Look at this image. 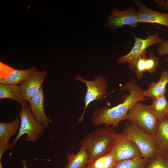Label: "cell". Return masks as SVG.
<instances>
[{
  "instance_id": "obj_1",
  "label": "cell",
  "mask_w": 168,
  "mask_h": 168,
  "mask_svg": "<svg viewBox=\"0 0 168 168\" xmlns=\"http://www.w3.org/2000/svg\"><path fill=\"white\" fill-rule=\"evenodd\" d=\"M122 89L129 92L122 99L123 102L111 108L106 105L96 110L90 118L92 124L98 126L104 124L105 127L112 125L113 128H118L120 121L127 119L129 110L135 103L147 99L144 91L134 78L125 83Z\"/></svg>"
},
{
  "instance_id": "obj_2",
  "label": "cell",
  "mask_w": 168,
  "mask_h": 168,
  "mask_svg": "<svg viewBox=\"0 0 168 168\" xmlns=\"http://www.w3.org/2000/svg\"><path fill=\"white\" fill-rule=\"evenodd\" d=\"M117 134L114 128L109 127L99 128L85 135L80 142L79 147L86 151L88 163L109 152Z\"/></svg>"
},
{
  "instance_id": "obj_3",
  "label": "cell",
  "mask_w": 168,
  "mask_h": 168,
  "mask_svg": "<svg viewBox=\"0 0 168 168\" xmlns=\"http://www.w3.org/2000/svg\"><path fill=\"white\" fill-rule=\"evenodd\" d=\"M21 123L18 133L13 140L15 146L21 137L25 134L27 136L24 138L26 142H35L40 138L47 128L39 122L31 112L28 106L22 107L19 114Z\"/></svg>"
},
{
  "instance_id": "obj_4",
  "label": "cell",
  "mask_w": 168,
  "mask_h": 168,
  "mask_svg": "<svg viewBox=\"0 0 168 168\" xmlns=\"http://www.w3.org/2000/svg\"><path fill=\"white\" fill-rule=\"evenodd\" d=\"M127 119L152 137L156 133L159 123L149 106L140 102L135 103L129 110Z\"/></svg>"
},
{
  "instance_id": "obj_5",
  "label": "cell",
  "mask_w": 168,
  "mask_h": 168,
  "mask_svg": "<svg viewBox=\"0 0 168 168\" xmlns=\"http://www.w3.org/2000/svg\"><path fill=\"white\" fill-rule=\"evenodd\" d=\"M123 132L126 139L132 141L137 146L142 157L150 159L157 152L152 137L133 122H126Z\"/></svg>"
},
{
  "instance_id": "obj_6",
  "label": "cell",
  "mask_w": 168,
  "mask_h": 168,
  "mask_svg": "<svg viewBox=\"0 0 168 168\" xmlns=\"http://www.w3.org/2000/svg\"><path fill=\"white\" fill-rule=\"evenodd\" d=\"M148 36L146 39L139 38L133 35L135 42L132 49L128 54L121 56L117 60L118 63H128L129 69L134 71L135 65L138 58L142 56L146 49L151 46L164 41V39L159 36L158 32L151 35L148 31Z\"/></svg>"
},
{
  "instance_id": "obj_7",
  "label": "cell",
  "mask_w": 168,
  "mask_h": 168,
  "mask_svg": "<svg viewBox=\"0 0 168 168\" xmlns=\"http://www.w3.org/2000/svg\"><path fill=\"white\" fill-rule=\"evenodd\" d=\"M74 79L85 83L86 87V93L84 100L85 108L77 124L83 122L85 111L91 102L95 100L101 101L105 99L107 94L108 84L106 79L101 76L96 77L94 80L89 81L85 80L78 74L75 77Z\"/></svg>"
},
{
  "instance_id": "obj_8",
  "label": "cell",
  "mask_w": 168,
  "mask_h": 168,
  "mask_svg": "<svg viewBox=\"0 0 168 168\" xmlns=\"http://www.w3.org/2000/svg\"><path fill=\"white\" fill-rule=\"evenodd\" d=\"M109 152L116 162L142 157L137 146L126 139L123 132L117 134Z\"/></svg>"
},
{
  "instance_id": "obj_9",
  "label": "cell",
  "mask_w": 168,
  "mask_h": 168,
  "mask_svg": "<svg viewBox=\"0 0 168 168\" xmlns=\"http://www.w3.org/2000/svg\"><path fill=\"white\" fill-rule=\"evenodd\" d=\"M137 12L134 8L130 7L123 11L116 8L111 10V14L108 16L105 23V27L115 30L124 25H128L135 28L138 25Z\"/></svg>"
},
{
  "instance_id": "obj_10",
  "label": "cell",
  "mask_w": 168,
  "mask_h": 168,
  "mask_svg": "<svg viewBox=\"0 0 168 168\" xmlns=\"http://www.w3.org/2000/svg\"><path fill=\"white\" fill-rule=\"evenodd\" d=\"M33 66L21 70L14 68L0 62V84L5 85L21 84L31 73L37 69Z\"/></svg>"
},
{
  "instance_id": "obj_11",
  "label": "cell",
  "mask_w": 168,
  "mask_h": 168,
  "mask_svg": "<svg viewBox=\"0 0 168 168\" xmlns=\"http://www.w3.org/2000/svg\"><path fill=\"white\" fill-rule=\"evenodd\" d=\"M47 72L36 69L31 73L20 84L24 98L28 102L42 88V85L47 75Z\"/></svg>"
},
{
  "instance_id": "obj_12",
  "label": "cell",
  "mask_w": 168,
  "mask_h": 168,
  "mask_svg": "<svg viewBox=\"0 0 168 168\" xmlns=\"http://www.w3.org/2000/svg\"><path fill=\"white\" fill-rule=\"evenodd\" d=\"M138 9L137 15L138 22L156 23L168 28V13L153 10L139 0H134Z\"/></svg>"
},
{
  "instance_id": "obj_13",
  "label": "cell",
  "mask_w": 168,
  "mask_h": 168,
  "mask_svg": "<svg viewBox=\"0 0 168 168\" xmlns=\"http://www.w3.org/2000/svg\"><path fill=\"white\" fill-rule=\"evenodd\" d=\"M44 95L42 87L34 96L28 102L33 114L36 119L47 128H49L52 121L45 114L44 108Z\"/></svg>"
},
{
  "instance_id": "obj_14",
  "label": "cell",
  "mask_w": 168,
  "mask_h": 168,
  "mask_svg": "<svg viewBox=\"0 0 168 168\" xmlns=\"http://www.w3.org/2000/svg\"><path fill=\"white\" fill-rule=\"evenodd\" d=\"M152 137L157 152L168 156V117L159 121L156 133Z\"/></svg>"
},
{
  "instance_id": "obj_15",
  "label": "cell",
  "mask_w": 168,
  "mask_h": 168,
  "mask_svg": "<svg viewBox=\"0 0 168 168\" xmlns=\"http://www.w3.org/2000/svg\"><path fill=\"white\" fill-rule=\"evenodd\" d=\"M168 83V70L166 69L161 73L159 80L152 82L149 84V88L144 91L145 96L153 100L164 95L166 92V87Z\"/></svg>"
},
{
  "instance_id": "obj_16",
  "label": "cell",
  "mask_w": 168,
  "mask_h": 168,
  "mask_svg": "<svg viewBox=\"0 0 168 168\" xmlns=\"http://www.w3.org/2000/svg\"><path fill=\"white\" fill-rule=\"evenodd\" d=\"M5 99L15 100L22 107L28 106V101L23 96L20 85L0 84V100Z\"/></svg>"
},
{
  "instance_id": "obj_17",
  "label": "cell",
  "mask_w": 168,
  "mask_h": 168,
  "mask_svg": "<svg viewBox=\"0 0 168 168\" xmlns=\"http://www.w3.org/2000/svg\"><path fill=\"white\" fill-rule=\"evenodd\" d=\"M21 123L19 117L8 123H0V146L10 144V138L18 132Z\"/></svg>"
},
{
  "instance_id": "obj_18",
  "label": "cell",
  "mask_w": 168,
  "mask_h": 168,
  "mask_svg": "<svg viewBox=\"0 0 168 168\" xmlns=\"http://www.w3.org/2000/svg\"><path fill=\"white\" fill-rule=\"evenodd\" d=\"M76 154L69 151L67 152L66 158L68 162L63 168H83L88 163V158L87 152L83 147Z\"/></svg>"
},
{
  "instance_id": "obj_19",
  "label": "cell",
  "mask_w": 168,
  "mask_h": 168,
  "mask_svg": "<svg viewBox=\"0 0 168 168\" xmlns=\"http://www.w3.org/2000/svg\"><path fill=\"white\" fill-rule=\"evenodd\" d=\"M149 106L159 121L167 117L168 101L165 95L153 100L152 103Z\"/></svg>"
},
{
  "instance_id": "obj_20",
  "label": "cell",
  "mask_w": 168,
  "mask_h": 168,
  "mask_svg": "<svg viewBox=\"0 0 168 168\" xmlns=\"http://www.w3.org/2000/svg\"><path fill=\"white\" fill-rule=\"evenodd\" d=\"M117 162L110 152L102 155L88 163L86 168H114Z\"/></svg>"
},
{
  "instance_id": "obj_21",
  "label": "cell",
  "mask_w": 168,
  "mask_h": 168,
  "mask_svg": "<svg viewBox=\"0 0 168 168\" xmlns=\"http://www.w3.org/2000/svg\"><path fill=\"white\" fill-rule=\"evenodd\" d=\"M149 159L142 157L121 161L117 162L114 168H145Z\"/></svg>"
},
{
  "instance_id": "obj_22",
  "label": "cell",
  "mask_w": 168,
  "mask_h": 168,
  "mask_svg": "<svg viewBox=\"0 0 168 168\" xmlns=\"http://www.w3.org/2000/svg\"><path fill=\"white\" fill-rule=\"evenodd\" d=\"M145 168H168V156L157 152Z\"/></svg>"
},
{
  "instance_id": "obj_23",
  "label": "cell",
  "mask_w": 168,
  "mask_h": 168,
  "mask_svg": "<svg viewBox=\"0 0 168 168\" xmlns=\"http://www.w3.org/2000/svg\"><path fill=\"white\" fill-rule=\"evenodd\" d=\"M159 58L151 53L149 57H146L145 63V72H148L151 74H153L156 72V68L159 64Z\"/></svg>"
},
{
  "instance_id": "obj_24",
  "label": "cell",
  "mask_w": 168,
  "mask_h": 168,
  "mask_svg": "<svg viewBox=\"0 0 168 168\" xmlns=\"http://www.w3.org/2000/svg\"><path fill=\"white\" fill-rule=\"evenodd\" d=\"M147 52V51L146 50L143 54L138 58L135 64L134 72L138 80L142 78L143 74L145 72L144 63Z\"/></svg>"
},
{
  "instance_id": "obj_25",
  "label": "cell",
  "mask_w": 168,
  "mask_h": 168,
  "mask_svg": "<svg viewBox=\"0 0 168 168\" xmlns=\"http://www.w3.org/2000/svg\"><path fill=\"white\" fill-rule=\"evenodd\" d=\"M160 44L157 50L158 54L160 56L168 55V38Z\"/></svg>"
},
{
  "instance_id": "obj_26",
  "label": "cell",
  "mask_w": 168,
  "mask_h": 168,
  "mask_svg": "<svg viewBox=\"0 0 168 168\" xmlns=\"http://www.w3.org/2000/svg\"><path fill=\"white\" fill-rule=\"evenodd\" d=\"M156 4L160 7H164V9L167 10L168 8V0H154Z\"/></svg>"
},
{
  "instance_id": "obj_27",
  "label": "cell",
  "mask_w": 168,
  "mask_h": 168,
  "mask_svg": "<svg viewBox=\"0 0 168 168\" xmlns=\"http://www.w3.org/2000/svg\"><path fill=\"white\" fill-rule=\"evenodd\" d=\"M21 161L22 164L23 168H28L26 165L27 161L24 159H21Z\"/></svg>"
},
{
  "instance_id": "obj_28",
  "label": "cell",
  "mask_w": 168,
  "mask_h": 168,
  "mask_svg": "<svg viewBox=\"0 0 168 168\" xmlns=\"http://www.w3.org/2000/svg\"><path fill=\"white\" fill-rule=\"evenodd\" d=\"M165 60L166 62L167 63V64H166V66L168 67V57L166 58Z\"/></svg>"
},
{
  "instance_id": "obj_29",
  "label": "cell",
  "mask_w": 168,
  "mask_h": 168,
  "mask_svg": "<svg viewBox=\"0 0 168 168\" xmlns=\"http://www.w3.org/2000/svg\"><path fill=\"white\" fill-rule=\"evenodd\" d=\"M83 168H86V167L85 166V167H84Z\"/></svg>"
},
{
  "instance_id": "obj_30",
  "label": "cell",
  "mask_w": 168,
  "mask_h": 168,
  "mask_svg": "<svg viewBox=\"0 0 168 168\" xmlns=\"http://www.w3.org/2000/svg\"><path fill=\"white\" fill-rule=\"evenodd\" d=\"M167 117H168V115H167Z\"/></svg>"
}]
</instances>
